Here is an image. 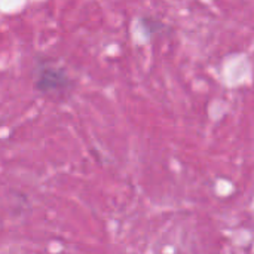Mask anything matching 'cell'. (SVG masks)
Segmentation results:
<instances>
[{"label": "cell", "mask_w": 254, "mask_h": 254, "mask_svg": "<svg viewBox=\"0 0 254 254\" xmlns=\"http://www.w3.org/2000/svg\"><path fill=\"white\" fill-rule=\"evenodd\" d=\"M67 86L68 80L63 70H57L52 67H40L36 79V88L40 92L51 94L55 91H64Z\"/></svg>", "instance_id": "cell-1"}]
</instances>
